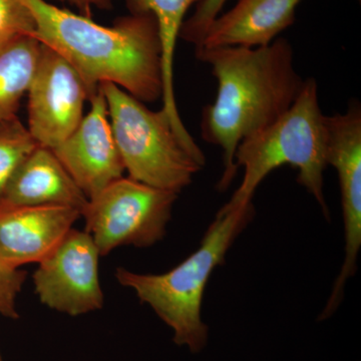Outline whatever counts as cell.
<instances>
[{"mask_svg": "<svg viewBox=\"0 0 361 361\" xmlns=\"http://www.w3.org/2000/svg\"><path fill=\"white\" fill-rule=\"evenodd\" d=\"M27 94V129L39 146L51 149L77 129L84 118L85 101L90 99L78 71L42 44Z\"/></svg>", "mask_w": 361, "mask_h": 361, "instance_id": "obj_9", "label": "cell"}, {"mask_svg": "<svg viewBox=\"0 0 361 361\" xmlns=\"http://www.w3.org/2000/svg\"><path fill=\"white\" fill-rule=\"evenodd\" d=\"M108 104L111 130L129 177L179 194L205 167L203 152L184 144L163 111L149 110L118 85H99Z\"/></svg>", "mask_w": 361, "mask_h": 361, "instance_id": "obj_5", "label": "cell"}, {"mask_svg": "<svg viewBox=\"0 0 361 361\" xmlns=\"http://www.w3.org/2000/svg\"><path fill=\"white\" fill-rule=\"evenodd\" d=\"M197 59L211 66L217 97L203 111L204 141L223 151L220 191L236 176L235 154L240 142L284 115L303 89L305 80L294 66L293 47L284 39L266 47L197 49Z\"/></svg>", "mask_w": 361, "mask_h": 361, "instance_id": "obj_1", "label": "cell"}, {"mask_svg": "<svg viewBox=\"0 0 361 361\" xmlns=\"http://www.w3.org/2000/svg\"><path fill=\"white\" fill-rule=\"evenodd\" d=\"M0 361H4V360H2L1 351H0Z\"/></svg>", "mask_w": 361, "mask_h": 361, "instance_id": "obj_21", "label": "cell"}, {"mask_svg": "<svg viewBox=\"0 0 361 361\" xmlns=\"http://www.w3.org/2000/svg\"><path fill=\"white\" fill-rule=\"evenodd\" d=\"M80 217L70 207H0V259L16 268L39 263Z\"/></svg>", "mask_w": 361, "mask_h": 361, "instance_id": "obj_11", "label": "cell"}, {"mask_svg": "<svg viewBox=\"0 0 361 361\" xmlns=\"http://www.w3.org/2000/svg\"><path fill=\"white\" fill-rule=\"evenodd\" d=\"M87 202L54 152L39 146L14 173L0 199V207H70L82 216Z\"/></svg>", "mask_w": 361, "mask_h": 361, "instance_id": "obj_12", "label": "cell"}, {"mask_svg": "<svg viewBox=\"0 0 361 361\" xmlns=\"http://www.w3.org/2000/svg\"><path fill=\"white\" fill-rule=\"evenodd\" d=\"M56 1L70 4L71 6L77 7L82 16L90 18L92 9L94 7L101 9H109L113 7L116 0H56Z\"/></svg>", "mask_w": 361, "mask_h": 361, "instance_id": "obj_20", "label": "cell"}, {"mask_svg": "<svg viewBox=\"0 0 361 361\" xmlns=\"http://www.w3.org/2000/svg\"><path fill=\"white\" fill-rule=\"evenodd\" d=\"M42 44L33 35L0 39V121L16 116L39 63Z\"/></svg>", "mask_w": 361, "mask_h": 361, "instance_id": "obj_15", "label": "cell"}, {"mask_svg": "<svg viewBox=\"0 0 361 361\" xmlns=\"http://www.w3.org/2000/svg\"><path fill=\"white\" fill-rule=\"evenodd\" d=\"M23 1L35 18V37L78 71L90 97L106 82L142 103L161 97V42L153 14L135 11L104 26L47 0Z\"/></svg>", "mask_w": 361, "mask_h": 361, "instance_id": "obj_2", "label": "cell"}, {"mask_svg": "<svg viewBox=\"0 0 361 361\" xmlns=\"http://www.w3.org/2000/svg\"><path fill=\"white\" fill-rule=\"evenodd\" d=\"M99 249L89 233L73 229L32 275L40 303L63 314H89L104 307Z\"/></svg>", "mask_w": 361, "mask_h": 361, "instance_id": "obj_8", "label": "cell"}, {"mask_svg": "<svg viewBox=\"0 0 361 361\" xmlns=\"http://www.w3.org/2000/svg\"><path fill=\"white\" fill-rule=\"evenodd\" d=\"M227 1L228 0H202L191 18L183 23L179 37L193 44L195 47L200 45L207 30L220 16L221 11Z\"/></svg>", "mask_w": 361, "mask_h": 361, "instance_id": "obj_19", "label": "cell"}, {"mask_svg": "<svg viewBox=\"0 0 361 361\" xmlns=\"http://www.w3.org/2000/svg\"><path fill=\"white\" fill-rule=\"evenodd\" d=\"M39 146L16 116L0 121V199L14 173Z\"/></svg>", "mask_w": 361, "mask_h": 361, "instance_id": "obj_16", "label": "cell"}, {"mask_svg": "<svg viewBox=\"0 0 361 361\" xmlns=\"http://www.w3.org/2000/svg\"><path fill=\"white\" fill-rule=\"evenodd\" d=\"M90 101V110L77 129L51 149L87 199L101 193L126 172L101 87Z\"/></svg>", "mask_w": 361, "mask_h": 361, "instance_id": "obj_10", "label": "cell"}, {"mask_svg": "<svg viewBox=\"0 0 361 361\" xmlns=\"http://www.w3.org/2000/svg\"><path fill=\"white\" fill-rule=\"evenodd\" d=\"M35 21L23 0H0V39L14 35H33Z\"/></svg>", "mask_w": 361, "mask_h": 361, "instance_id": "obj_17", "label": "cell"}, {"mask_svg": "<svg viewBox=\"0 0 361 361\" xmlns=\"http://www.w3.org/2000/svg\"><path fill=\"white\" fill-rule=\"evenodd\" d=\"M178 194L121 178L89 199L82 212L102 257L118 247L149 248L165 238Z\"/></svg>", "mask_w": 361, "mask_h": 361, "instance_id": "obj_6", "label": "cell"}, {"mask_svg": "<svg viewBox=\"0 0 361 361\" xmlns=\"http://www.w3.org/2000/svg\"><path fill=\"white\" fill-rule=\"evenodd\" d=\"M253 202L225 211L220 209L202 239L200 247L172 270L161 274L115 271L116 281L135 292L173 331V341L198 355L206 348L209 327L202 319L207 284L240 234L253 220Z\"/></svg>", "mask_w": 361, "mask_h": 361, "instance_id": "obj_3", "label": "cell"}, {"mask_svg": "<svg viewBox=\"0 0 361 361\" xmlns=\"http://www.w3.org/2000/svg\"><path fill=\"white\" fill-rule=\"evenodd\" d=\"M327 165L338 174L343 215L345 254L341 272L318 322L329 319L338 310L344 289L357 271L361 247V110L353 104L343 114L325 116Z\"/></svg>", "mask_w": 361, "mask_h": 361, "instance_id": "obj_7", "label": "cell"}, {"mask_svg": "<svg viewBox=\"0 0 361 361\" xmlns=\"http://www.w3.org/2000/svg\"><path fill=\"white\" fill-rule=\"evenodd\" d=\"M202 0H132L135 11H149L158 25L161 42L163 109L175 130H180L184 123L180 118L174 89V56L176 44L188 9Z\"/></svg>", "mask_w": 361, "mask_h": 361, "instance_id": "obj_14", "label": "cell"}, {"mask_svg": "<svg viewBox=\"0 0 361 361\" xmlns=\"http://www.w3.org/2000/svg\"><path fill=\"white\" fill-rule=\"evenodd\" d=\"M27 272L13 267L0 259V316L16 320L20 318L18 297L23 290Z\"/></svg>", "mask_w": 361, "mask_h": 361, "instance_id": "obj_18", "label": "cell"}, {"mask_svg": "<svg viewBox=\"0 0 361 361\" xmlns=\"http://www.w3.org/2000/svg\"><path fill=\"white\" fill-rule=\"evenodd\" d=\"M314 78H307L295 103L265 129L244 139L235 154L237 170L244 175L238 189L222 210L229 211L253 200L259 185L273 171L283 165L298 170V180L314 197L323 215L329 219L324 196L326 169V130Z\"/></svg>", "mask_w": 361, "mask_h": 361, "instance_id": "obj_4", "label": "cell"}, {"mask_svg": "<svg viewBox=\"0 0 361 361\" xmlns=\"http://www.w3.org/2000/svg\"><path fill=\"white\" fill-rule=\"evenodd\" d=\"M301 0H239L218 16L197 49L266 47L293 25Z\"/></svg>", "mask_w": 361, "mask_h": 361, "instance_id": "obj_13", "label": "cell"}]
</instances>
